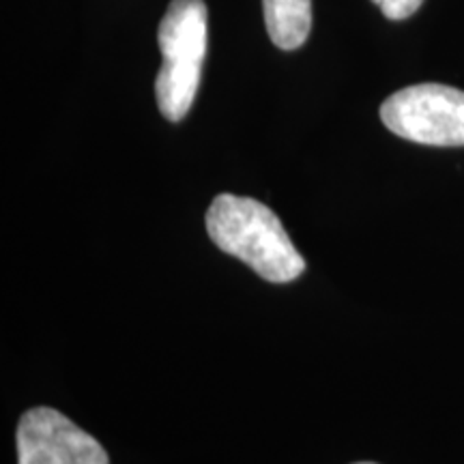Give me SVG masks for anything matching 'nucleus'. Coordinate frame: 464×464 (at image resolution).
<instances>
[{
    "instance_id": "obj_1",
    "label": "nucleus",
    "mask_w": 464,
    "mask_h": 464,
    "mask_svg": "<svg viewBox=\"0 0 464 464\" xmlns=\"http://www.w3.org/2000/svg\"><path fill=\"white\" fill-rule=\"evenodd\" d=\"M205 224L222 252L243 260L266 282L286 284L305 271V260L280 218L263 202L219 194L208 207Z\"/></svg>"
},
{
    "instance_id": "obj_2",
    "label": "nucleus",
    "mask_w": 464,
    "mask_h": 464,
    "mask_svg": "<svg viewBox=\"0 0 464 464\" xmlns=\"http://www.w3.org/2000/svg\"><path fill=\"white\" fill-rule=\"evenodd\" d=\"M207 17L205 0H172L160 22L158 42L164 63L155 80V97L170 123L185 119L198 92Z\"/></svg>"
},
{
    "instance_id": "obj_3",
    "label": "nucleus",
    "mask_w": 464,
    "mask_h": 464,
    "mask_svg": "<svg viewBox=\"0 0 464 464\" xmlns=\"http://www.w3.org/2000/svg\"><path fill=\"white\" fill-rule=\"evenodd\" d=\"M381 119L404 140L430 147H464V91L445 84H413L393 92Z\"/></svg>"
},
{
    "instance_id": "obj_4",
    "label": "nucleus",
    "mask_w": 464,
    "mask_h": 464,
    "mask_svg": "<svg viewBox=\"0 0 464 464\" xmlns=\"http://www.w3.org/2000/svg\"><path fill=\"white\" fill-rule=\"evenodd\" d=\"M15 443L17 464H110L100 440L48 406L22 415Z\"/></svg>"
},
{
    "instance_id": "obj_5",
    "label": "nucleus",
    "mask_w": 464,
    "mask_h": 464,
    "mask_svg": "<svg viewBox=\"0 0 464 464\" xmlns=\"http://www.w3.org/2000/svg\"><path fill=\"white\" fill-rule=\"evenodd\" d=\"M265 26L280 50H297L312 28V0H263Z\"/></svg>"
},
{
    "instance_id": "obj_6",
    "label": "nucleus",
    "mask_w": 464,
    "mask_h": 464,
    "mask_svg": "<svg viewBox=\"0 0 464 464\" xmlns=\"http://www.w3.org/2000/svg\"><path fill=\"white\" fill-rule=\"evenodd\" d=\"M372 3L390 20H406L421 7L423 0H372Z\"/></svg>"
},
{
    "instance_id": "obj_7",
    "label": "nucleus",
    "mask_w": 464,
    "mask_h": 464,
    "mask_svg": "<svg viewBox=\"0 0 464 464\" xmlns=\"http://www.w3.org/2000/svg\"><path fill=\"white\" fill-rule=\"evenodd\" d=\"M357 464H376V462H357Z\"/></svg>"
}]
</instances>
